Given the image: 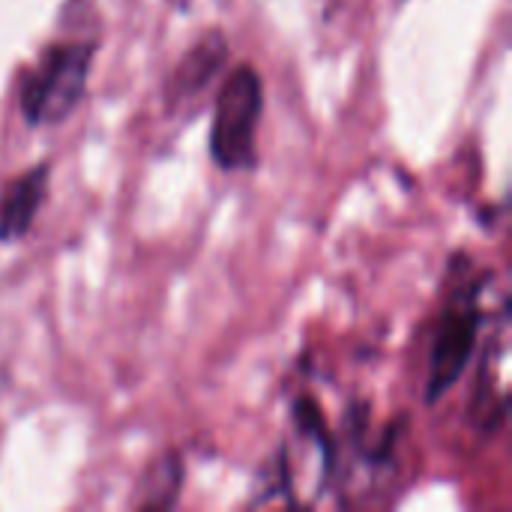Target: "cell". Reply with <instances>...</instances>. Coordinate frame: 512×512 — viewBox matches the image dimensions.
Here are the masks:
<instances>
[{
  "label": "cell",
  "instance_id": "6da1fadb",
  "mask_svg": "<svg viewBox=\"0 0 512 512\" xmlns=\"http://www.w3.org/2000/svg\"><path fill=\"white\" fill-rule=\"evenodd\" d=\"M93 42H54L21 84V114L30 129L63 123L81 102L93 66Z\"/></svg>",
  "mask_w": 512,
  "mask_h": 512
},
{
  "label": "cell",
  "instance_id": "7a4b0ae2",
  "mask_svg": "<svg viewBox=\"0 0 512 512\" xmlns=\"http://www.w3.org/2000/svg\"><path fill=\"white\" fill-rule=\"evenodd\" d=\"M264 111V84L255 66L240 63L228 72L210 123V156L222 171H246L255 165L258 126Z\"/></svg>",
  "mask_w": 512,
  "mask_h": 512
},
{
  "label": "cell",
  "instance_id": "3957f363",
  "mask_svg": "<svg viewBox=\"0 0 512 512\" xmlns=\"http://www.w3.org/2000/svg\"><path fill=\"white\" fill-rule=\"evenodd\" d=\"M477 333H480V309L477 300L468 294L465 300L450 306L441 318L432 360H429V384H426L429 402L447 396V390L465 375L471 354L477 348Z\"/></svg>",
  "mask_w": 512,
  "mask_h": 512
},
{
  "label": "cell",
  "instance_id": "277c9868",
  "mask_svg": "<svg viewBox=\"0 0 512 512\" xmlns=\"http://www.w3.org/2000/svg\"><path fill=\"white\" fill-rule=\"evenodd\" d=\"M228 60V39L222 30H210L204 33L186 54L183 60L174 66V72L168 75L165 84V99L168 105H183L192 96H198L225 66Z\"/></svg>",
  "mask_w": 512,
  "mask_h": 512
},
{
  "label": "cell",
  "instance_id": "5b68a950",
  "mask_svg": "<svg viewBox=\"0 0 512 512\" xmlns=\"http://www.w3.org/2000/svg\"><path fill=\"white\" fill-rule=\"evenodd\" d=\"M48 180H51V165L39 162L3 186L0 192V240L3 243L21 240L33 228L48 198Z\"/></svg>",
  "mask_w": 512,
  "mask_h": 512
},
{
  "label": "cell",
  "instance_id": "8992f818",
  "mask_svg": "<svg viewBox=\"0 0 512 512\" xmlns=\"http://www.w3.org/2000/svg\"><path fill=\"white\" fill-rule=\"evenodd\" d=\"M180 483H183V462H180V456L171 453V456L153 462L150 480L144 483L147 498L141 501V507H174V501L180 498Z\"/></svg>",
  "mask_w": 512,
  "mask_h": 512
}]
</instances>
